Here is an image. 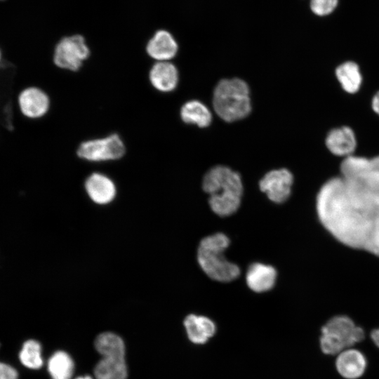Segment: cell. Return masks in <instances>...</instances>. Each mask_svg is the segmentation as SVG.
Wrapping results in <instances>:
<instances>
[{"instance_id":"cell-1","label":"cell","mask_w":379,"mask_h":379,"mask_svg":"<svg viewBox=\"0 0 379 379\" xmlns=\"http://www.w3.org/2000/svg\"><path fill=\"white\" fill-rule=\"evenodd\" d=\"M317 211L322 225L337 240L364 250L379 225V194L360 180L335 177L319 191Z\"/></svg>"},{"instance_id":"cell-2","label":"cell","mask_w":379,"mask_h":379,"mask_svg":"<svg viewBox=\"0 0 379 379\" xmlns=\"http://www.w3.org/2000/svg\"><path fill=\"white\" fill-rule=\"evenodd\" d=\"M202 188L209 195L212 211L220 216H228L239 207L243 185L239 173L225 166H215L205 174Z\"/></svg>"},{"instance_id":"cell-3","label":"cell","mask_w":379,"mask_h":379,"mask_svg":"<svg viewBox=\"0 0 379 379\" xmlns=\"http://www.w3.org/2000/svg\"><path fill=\"white\" fill-rule=\"evenodd\" d=\"M364 328L350 316L336 314L329 318L320 328L319 347L321 352L335 357L345 349L354 347L366 340Z\"/></svg>"},{"instance_id":"cell-4","label":"cell","mask_w":379,"mask_h":379,"mask_svg":"<svg viewBox=\"0 0 379 379\" xmlns=\"http://www.w3.org/2000/svg\"><path fill=\"white\" fill-rule=\"evenodd\" d=\"M212 102L215 112L223 121L243 119L251 111L249 86L239 78L223 79L213 90Z\"/></svg>"},{"instance_id":"cell-5","label":"cell","mask_w":379,"mask_h":379,"mask_svg":"<svg viewBox=\"0 0 379 379\" xmlns=\"http://www.w3.org/2000/svg\"><path fill=\"white\" fill-rule=\"evenodd\" d=\"M230 245L229 238L222 233H216L204 238L197 251L198 262L203 271L212 279L228 282L237 278L239 267L229 262L224 256Z\"/></svg>"},{"instance_id":"cell-6","label":"cell","mask_w":379,"mask_h":379,"mask_svg":"<svg viewBox=\"0 0 379 379\" xmlns=\"http://www.w3.org/2000/svg\"><path fill=\"white\" fill-rule=\"evenodd\" d=\"M95 347L102 358L94 368L96 379H126L128 371L125 361V345L115 333L105 332L95 340Z\"/></svg>"},{"instance_id":"cell-7","label":"cell","mask_w":379,"mask_h":379,"mask_svg":"<svg viewBox=\"0 0 379 379\" xmlns=\"http://www.w3.org/2000/svg\"><path fill=\"white\" fill-rule=\"evenodd\" d=\"M91 55V50L84 35L73 33L60 38L53 47V62L63 71H79Z\"/></svg>"},{"instance_id":"cell-8","label":"cell","mask_w":379,"mask_h":379,"mask_svg":"<svg viewBox=\"0 0 379 379\" xmlns=\"http://www.w3.org/2000/svg\"><path fill=\"white\" fill-rule=\"evenodd\" d=\"M126 153V144L117 133L86 140L79 144L77 150L80 159L94 165L117 161Z\"/></svg>"},{"instance_id":"cell-9","label":"cell","mask_w":379,"mask_h":379,"mask_svg":"<svg viewBox=\"0 0 379 379\" xmlns=\"http://www.w3.org/2000/svg\"><path fill=\"white\" fill-rule=\"evenodd\" d=\"M335 372L342 379H361L365 375L368 360L366 354L355 347L344 350L333 361Z\"/></svg>"},{"instance_id":"cell-10","label":"cell","mask_w":379,"mask_h":379,"mask_svg":"<svg viewBox=\"0 0 379 379\" xmlns=\"http://www.w3.org/2000/svg\"><path fill=\"white\" fill-rule=\"evenodd\" d=\"M84 190L94 203L105 205L113 201L117 195V185L108 173L99 170L91 171L84 178Z\"/></svg>"},{"instance_id":"cell-11","label":"cell","mask_w":379,"mask_h":379,"mask_svg":"<svg viewBox=\"0 0 379 379\" xmlns=\"http://www.w3.org/2000/svg\"><path fill=\"white\" fill-rule=\"evenodd\" d=\"M148 80L156 91L172 93L180 85V70L173 61L154 62L148 72Z\"/></svg>"},{"instance_id":"cell-12","label":"cell","mask_w":379,"mask_h":379,"mask_svg":"<svg viewBox=\"0 0 379 379\" xmlns=\"http://www.w3.org/2000/svg\"><path fill=\"white\" fill-rule=\"evenodd\" d=\"M293 182V174L288 169L282 168L267 173L260 180L259 187L271 201L279 204L290 196Z\"/></svg>"},{"instance_id":"cell-13","label":"cell","mask_w":379,"mask_h":379,"mask_svg":"<svg viewBox=\"0 0 379 379\" xmlns=\"http://www.w3.org/2000/svg\"><path fill=\"white\" fill-rule=\"evenodd\" d=\"M145 50L153 62L172 61L178 54L179 45L171 32L159 29L148 39Z\"/></svg>"},{"instance_id":"cell-14","label":"cell","mask_w":379,"mask_h":379,"mask_svg":"<svg viewBox=\"0 0 379 379\" xmlns=\"http://www.w3.org/2000/svg\"><path fill=\"white\" fill-rule=\"evenodd\" d=\"M19 105L25 116L30 119H40L50 112L51 100L46 91L39 87L32 86L21 92Z\"/></svg>"},{"instance_id":"cell-15","label":"cell","mask_w":379,"mask_h":379,"mask_svg":"<svg viewBox=\"0 0 379 379\" xmlns=\"http://www.w3.org/2000/svg\"><path fill=\"white\" fill-rule=\"evenodd\" d=\"M325 145L333 155L345 158L354 154L357 145V136L349 126L335 127L328 132Z\"/></svg>"},{"instance_id":"cell-16","label":"cell","mask_w":379,"mask_h":379,"mask_svg":"<svg viewBox=\"0 0 379 379\" xmlns=\"http://www.w3.org/2000/svg\"><path fill=\"white\" fill-rule=\"evenodd\" d=\"M183 324L189 340L197 345L205 344L216 331L215 323L205 316L189 314Z\"/></svg>"},{"instance_id":"cell-17","label":"cell","mask_w":379,"mask_h":379,"mask_svg":"<svg viewBox=\"0 0 379 379\" xmlns=\"http://www.w3.org/2000/svg\"><path fill=\"white\" fill-rule=\"evenodd\" d=\"M180 121L186 125H195L199 128H206L212 121V114L206 105L198 100H189L179 109Z\"/></svg>"},{"instance_id":"cell-18","label":"cell","mask_w":379,"mask_h":379,"mask_svg":"<svg viewBox=\"0 0 379 379\" xmlns=\"http://www.w3.org/2000/svg\"><path fill=\"white\" fill-rule=\"evenodd\" d=\"M276 277L277 272L273 267L256 262L248 267L246 279L251 290L260 293L271 289Z\"/></svg>"},{"instance_id":"cell-19","label":"cell","mask_w":379,"mask_h":379,"mask_svg":"<svg viewBox=\"0 0 379 379\" xmlns=\"http://www.w3.org/2000/svg\"><path fill=\"white\" fill-rule=\"evenodd\" d=\"M335 75L343 90L350 94L359 92L363 84V76L359 65L351 60L340 63Z\"/></svg>"},{"instance_id":"cell-20","label":"cell","mask_w":379,"mask_h":379,"mask_svg":"<svg viewBox=\"0 0 379 379\" xmlns=\"http://www.w3.org/2000/svg\"><path fill=\"white\" fill-rule=\"evenodd\" d=\"M340 169L343 178L360 180L373 170L371 159L352 154L343 159Z\"/></svg>"},{"instance_id":"cell-21","label":"cell","mask_w":379,"mask_h":379,"mask_svg":"<svg viewBox=\"0 0 379 379\" xmlns=\"http://www.w3.org/2000/svg\"><path fill=\"white\" fill-rule=\"evenodd\" d=\"M74 368L72 359L64 351L55 352L48 362V371L52 379H71Z\"/></svg>"},{"instance_id":"cell-22","label":"cell","mask_w":379,"mask_h":379,"mask_svg":"<svg viewBox=\"0 0 379 379\" xmlns=\"http://www.w3.org/2000/svg\"><path fill=\"white\" fill-rule=\"evenodd\" d=\"M21 363L31 369H39L43 365L41 347L35 340H28L24 343L19 354Z\"/></svg>"},{"instance_id":"cell-23","label":"cell","mask_w":379,"mask_h":379,"mask_svg":"<svg viewBox=\"0 0 379 379\" xmlns=\"http://www.w3.org/2000/svg\"><path fill=\"white\" fill-rule=\"evenodd\" d=\"M338 2V0H310L309 6L313 14L325 17L333 13Z\"/></svg>"},{"instance_id":"cell-24","label":"cell","mask_w":379,"mask_h":379,"mask_svg":"<svg viewBox=\"0 0 379 379\" xmlns=\"http://www.w3.org/2000/svg\"><path fill=\"white\" fill-rule=\"evenodd\" d=\"M364 250L375 255L379 256V225L371 234Z\"/></svg>"},{"instance_id":"cell-25","label":"cell","mask_w":379,"mask_h":379,"mask_svg":"<svg viewBox=\"0 0 379 379\" xmlns=\"http://www.w3.org/2000/svg\"><path fill=\"white\" fill-rule=\"evenodd\" d=\"M0 379H18V371L13 366L0 362Z\"/></svg>"},{"instance_id":"cell-26","label":"cell","mask_w":379,"mask_h":379,"mask_svg":"<svg viewBox=\"0 0 379 379\" xmlns=\"http://www.w3.org/2000/svg\"><path fill=\"white\" fill-rule=\"evenodd\" d=\"M369 340L373 345L379 350V326L373 328L368 334Z\"/></svg>"},{"instance_id":"cell-27","label":"cell","mask_w":379,"mask_h":379,"mask_svg":"<svg viewBox=\"0 0 379 379\" xmlns=\"http://www.w3.org/2000/svg\"><path fill=\"white\" fill-rule=\"evenodd\" d=\"M371 107L373 111L379 116V91L373 95L371 99Z\"/></svg>"},{"instance_id":"cell-28","label":"cell","mask_w":379,"mask_h":379,"mask_svg":"<svg viewBox=\"0 0 379 379\" xmlns=\"http://www.w3.org/2000/svg\"><path fill=\"white\" fill-rule=\"evenodd\" d=\"M373 169L379 171V155L371 159Z\"/></svg>"},{"instance_id":"cell-29","label":"cell","mask_w":379,"mask_h":379,"mask_svg":"<svg viewBox=\"0 0 379 379\" xmlns=\"http://www.w3.org/2000/svg\"><path fill=\"white\" fill-rule=\"evenodd\" d=\"M76 379H92V378L89 375H86V376H84V377H79Z\"/></svg>"},{"instance_id":"cell-30","label":"cell","mask_w":379,"mask_h":379,"mask_svg":"<svg viewBox=\"0 0 379 379\" xmlns=\"http://www.w3.org/2000/svg\"><path fill=\"white\" fill-rule=\"evenodd\" d=\"M1 55V54H0Z\"/></svg>"}]
</instances>
